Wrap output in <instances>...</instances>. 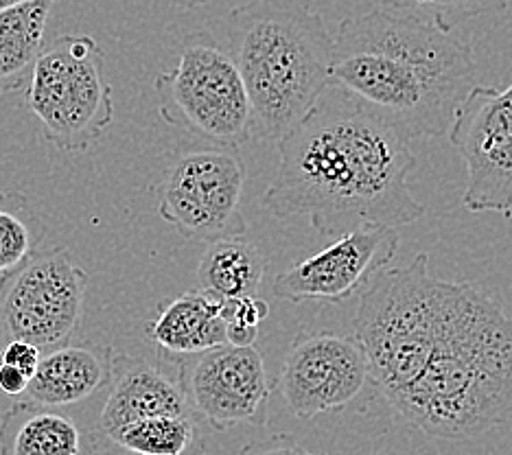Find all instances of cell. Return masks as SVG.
<instances>
[{"mask_svg":"<svg viewBox=\"0 0 512 455\" xmlns=\"http://www.w3.org/2000/svg\"><path fill=\"white\" fill-rule=\"evenodd\" d=\"M449 143L467 165L469 213L512 215V84L473 86L456 108Z\"/></svg>","mask_w":512,"mask_h":455,"instance_id":"10","label":"cell"},{"mask_svg":"<svg viewBox=\"0 0 512 455\" xmlns=\"http://www.w3.org/2000/svg\"><path fill=\"white\" fill-rule=\"evenodd\" d=\"M445 280L429 272L421 252L403 267H383L359 298L353 329L362 344L370 381L390 401L425 370L440 329Z\"/></svg>","mask_w":512,"mask_h":455,"instance_id":"5","label":"cell"},{"mask_svg":"<svg viewBox=\"0 0 512 455\" xmlns=\"http://www.w3.org/2000/svg\"><path fill=\"white\" fill-rule=\"evenodd\" d=\"M114 350L97 344H62L40 357L20 399L46 407H68L92 399L112 379Z\"/></svg>","mask_w":512,"mask_h":455,"instance_id":"15","label":"cell"},{"mask_svg":"<svg viewBox=\"0 0 512 455\" xmlns=\"http://www.w3.org/2000/svg\"><path fill=\"white\" fill-rule=\"evenodd\" d=\"M267 272V259L256 243L241 237L206 245L197 265V289L221 300L256 296Z\"/></svg>","mask_w":512,"mask_h":455,"instance_id":"19","label":"cell"},{"mask_svg":"<svg viewBox=\"0 0 512 455\" xmlns=\"http://www.w3.org/2000/svg\"><path fill=\"white\" fill-rule=\"evenodd\" d=\"M29 381H31V377L25 375V372L0 361V392H3L5 396H14V399H20V396L25 394Z\"/></svg>","mask_w":512,"mask_h":455,"instance_id":"26","label":"cell"},{"mask_svg":"<svg viewBox=\"0 0 512 455\" xmlns=\"http://www.w3.org/2000/svg\"><path fill=\"white\" fill-rule=\"evenodd\" d=\"M184 414L193 410L178 375L171 377L143 357L114 355L110 394L99 418L101 434L141 418Z\"/></svg>","mask_w":512,"mask_h":455,"instance_id":"14","label":"cell"},{"mask_svg":"<svg viewBox=\"0 0 512 455\" xmlns=\"http://www.w3.org/2000/svg\"><path fill=\"white\" fill-rule=\"evenodd\" d=\"M40 357H42V350L38 346H33L29 342H22V340H9L0 361H3V364H9V366L22 370L29 377H33V372H36V368L40 364Z\"/></svg>","mask_w":512,"mask_h":455,"instance_id":"25","label":"cell"},{"mask_svg":"<svg viewBox=\"0 0 512 455\" xmlns=\"http://www.w3.org/2000/svg\"><path fill=\"white\" fill-rule=\"evenodd\" d=\"M169 3H171L173 7H178V9L191 11V9H197V7H204V5H208V3H211V0H169Z\"/></svg>","mask_w":512,"mask_h":455,"instance_id":"29","label":"cell"},{"mask_svg":"<svg viewBox=\"0 0 512 455\" xmlns=\"http://www.w3.org/2000/svg\"><path fill=\"white\" fill-rule=\"evenodd\" d=\"M20 197H14V206H7L9 195L0 193V276L25 263L44 235L42 228H33L36 217L27 210V202L16 208Z\"/></svg>","mask_w":512,"mask_h":455,"instance_id":"22","label":"cell"},{"mask_svg":"<svg viewBox=\"0 0 512 455\" xmlns=\"http://www.w3.org/2000/svg\"><path fill=\"white\" fill-rule=\"evenodd\" d=\"M108 436L114 445L138 455H184L197 440L195 414L134 420Z\"/></svg>","mask_w":512,"mask_h":455,"instance_id":"20","label":"cell"},{"mask_svg":"<svg viewBox=\"0 0 512 455\" xmlns=\"http://www.w3.org/2000/svg\"><path fill=\"white\" fill-rule=\"evenodd\" d=\"M239 455H320V453H313L302 445H298L292 436L278 434L267 440L250 442V445H246L239 451Z\"/></svg>","mask_w":512,"mask_h":455,"instance_id":"24","label":"cell"},{"mask_svg":"<svg viewBox=\"0 0 512 455\" xmlns=\"http://www.w3.org/2000/svg\"><path fill=\"white\" fill-rule=\"evenodd\" d=\"M88 274L66 245L36 250L14 272L0 276V326L9 340L40 350L66 344L84 315Z\"/></svg>","mask_w":512,"mask_h":455,"instance_id":"9","label":"cell"},{"mask_svg":"<svg viewBox=\"0 0 512 455\" xmlns=\"http://www.w3.org/2000/svg\"><path fill=\"white\" fill-rule=\"evenodd\" d=\"M147 337L160 353L186 357L224 346L226 322L221 318V298L202 289L160 302L147 324Z\"/></svg>","mask_w":512,"mask_h":455,"instance_id":"16","label":"cell"},{"mask_svg":"<svg viewBox=\"0 0 512 455\" xmlns=\"http://www.w3.org/2000/svg\"><path fill=\"white\" fill-rule=\"evenodd\" d=\"M191 410L215 429L267 423L272 381L256 346H215L178 361Z\"/></svg>","mask_w":512,"mask_h":455,"instance_id":"11","label":"cell"},{"mask_svg":"<svg viewBox=\"0 0 512 455\" xmlns=\"http://www.w3.org/2000/svg\"><path fill=\"white\" fill-rule=\"evenodd\" d=\"M370 381L368 359L355 335L300 333L287 350L278 388L294 416L309 420L344 410Z\"/></svg>","mask_w":512,"mask_h":455,"instance_id":"12","label":"cell"},{"mask_svg":"<svg viewBox=\"0 0 512 455\" xmlns=\"http://www.w3.org/2000/svg\"><path fill=\"white\" fill-rule=\"evenodd\" d=\"M259 340V326L226 324V342L230 346H254Z\"/></svg>","mask_w":512,"mask_h":455,"instance_id":"27","label":"cell"},{"mask_svg":"<svg viewBox=\"0 0 512 455\" xmlns=\"http://www.w3.org/2000/svg\"><path fill=\"white\" fill-rule=\"evenodd\" d=\"M27 108L42 138L60 151L79 154L97 143L114 119L106 55L90 35H62L42 49L27 84Z\"/></svg>","mask_w":512,"mask_h":455,"instance_id":"7","label":"cell"},{"mask_svg":"<svg viewBox=\"0 0 512 455\" xmlns=\"http://www.w3.org/2000/svg\"><path fill=\"white\" fill-rule=\"evenodd\" d=\"M375 3L394 14L432 22L445 31H456L462 22L475 18L499 16L508 9V0H375Z\"/></svg>","mask_w":512,"mask_h":455,"instance_id":"21","label":"cell"},{"mask_svg":"<svg viewBox=\"0 0 512 455\" xmlns=\"http://www.w3.org/2000/svg\"><path fill=\"white\" fill-rule=\"evenodd\" d=\"M399 228L359 224L318 254L302 259L274 278L272 294L287 302H329L351 298L399 252Z\"/></svg>","mask_w":512,"mask_h":455,"instance_id":"13","label":"cell"},{"mask_svg":"<svg viewBox=\"0 0 512 455\" xmlns=\"http://www.w3.org/2000/svg\"><path fill=\"white\" fill-rule=\"evenodd\" d=\"M25 3H31V0H0V11L16 5H25Z\"/></svg>","mask_w":512,"mask_h":455,"instance_id":"30","label":"cell"},{"mask_svg":"<svg viewBox=\"0 0 512 455\" xmlns=\"http://www.w3.org/2000/svg\"><path fill=\"white\" fill-rule=\"evenodd\" d=\"M246 162L239 147H211L182 154L156 186L158 215L191 241L211 243L246 235L241 197Z\"/></svg>","mask_w":512,"mask_h":455,"instance_id":"8","label":"cell"},{"mask_svg":"<svg viewBox=\"0 0 512 455\" xmlns=\"http://www.w3.org/2000/svg\"><path fill=\"white\" fill-rule=\"evenodd\" d=\"M0 455H81V431L55 407L18 399L0 418Z\"/></svg>","mask_w":512,"mask_h":455,"instance_id":"17","label":"cell"},{"mask_svg":"<svg viewBox=\"0 0 512 455\" xmlns=\"http://www.w3.org/2000/svg\"><path fill=\"white\" fill-rule=\"evenodd\" d=\"M475 79L471 44L432 22L375 7L333 35V84L407 143L445 136Z\"/></svg>","mask_w":512,"mask_h":455,"instance_id":"2","label":"cell"},{"mask_svg":"<svg viewBox=\"0 0 512 455\" xmlns=\"http://www.w3.org/2000/svg\"><path fill=\"white\" fill-rule=\"evenodd\" d=\"M154 90L158 114L171 127L217 147H239L254 138L246 84L217 35H186L178 66L158 73Z\"/></svg>","mask_w":512,"mask_h":455,"instance_id":"6","label":"cell"},{"mask_svg":"<svg viewBox=\"0 0 512 455\" xmlns=\"http://www.w3.org/2000/svg\"><path fill=\"white\" fill-rule=\"evenodd\" d=\"M219 42L246 84L254 138L278 143L331 84L333 33L311 0H246L226 16Z\"/></svg>","mask_w":512,"mask_h":455,"instance_id":"4","label":"cell"},{"mask_svg":"<svg viewBox=\"0 0 512 455\" xmlns=\"http://www.w3.org/2000/svg\"><path fill=\"white\" fill-rule=\"evenodd\" d=\"M267 315H270V305L259 296L221 300V318L226 324L259 326Z\"/></svg>","mask_w":512,"mask_h":455,"instance_id":"23","label":"cell"},{"mask_svg":"<svg viewBox=\"0 0 512 455\" xmlns=\"http://www.w3.org/2000/svg\"><path fill=\"white\" fill-rule=\"evenodd\" d=\"M276 147L278 169L263 193L276 219L307 217L320 237H340L359 224L401 228L427 213L410 191V143L333 81Z\"/></svg>","mask_w":512,"mask_h":455,"instance_id":"1","label":"cell"},{"mask_svg":"<svg viewBox=\"0 0 512 455\" xmlns=\"http://www.w3.org/2000/svg\"><path fill=\"white\" fill-rule=\"evenodd\" d=\"M405 423L442 440H471L512 414V320L469 283L445 280L434 353L388 401Z\"/></svg>","mask_w":512,"mask_h":455,"instance_id":"3","label":"cell"},{"mask_svg":"<svg viewBox=\"0 0 512 455\" xmlns=\"http://www.w3.org/2000/svg\"><path fill=\"white\" fill-rule=\"evenodd\" d=\"M101 438H103V440H95V442H92L90 451H88L86 455H138V453L121 449L119 445H114V442H112L108 436L101 434Z\"/></svg>","mask_w":512,"mask_h":455,"instance_id":"28","label":"cell"},{"mask_svg":"<svg viewBox=\"0 0 512 455\" xmlns=\"http://www.w3.org/2000/svg\"><path fill=\"white\" fill-rule=\"evenodd\" d=\"M53 5L55 0H31L0 11V97L27 88Z\"/></svg>","mask_w":512,"mask_h":455,"instance_id":"18","label":"cell"}]
</instances>
